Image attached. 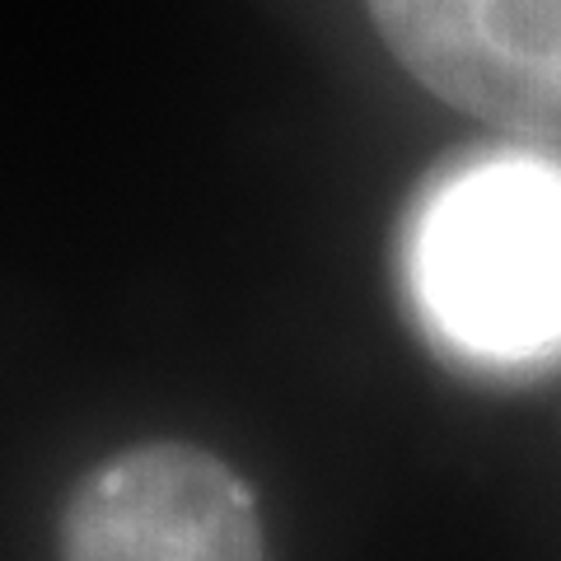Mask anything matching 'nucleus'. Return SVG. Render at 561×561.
Segmentation results:
<instances>
[{"instance_id":"nucleus-1","label":"nucleus","mask_w":561,"mask_h":561,"mask_svg":"<svg viewBox=\"0 0 561 561\" xmlns=\"http://www.w3.org/2000/svg\"><path fill=\"white\" fill-rule=\"evenodd\" d=\"M402 276L426 337L463 370L557 375L561 154L486 146L435 169L402 230Z\"/></svg>"},{"instance_id":"nucleus-2","label":"nucleus","mask_w":561,"mask_h":561,"mask_svg":"<svg viewBox=\"0 0 561 561\" xmlns=\"http://www.w3.org/2000/svg\"><path fill=\"white\" fill-rule=\"evenodd\" d=\"M57 542L61 561H267L253 491L179 440L131 445L84 472Z\"/></svg>"},{"instance_id":"nucleus-3","label":"nucleus","mask_w":561,"mask_h":561,"mask_svg":"<svg viewBox=\"0 0 561 561\" xmlns=\"http://www.w3.org/2000/svg\"><path fill=\"white\" fill-rule=\"evenodd\" d=\"M435 99L486 127L561 136V0H365Z\"/></svg>"}]
</instances>
